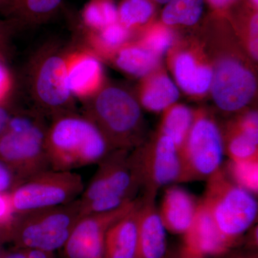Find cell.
<instances>
[{
	"label": "cell",
	"mask_w": 258,
	"mask_h": 258,
	"mask_svg": "<svg viewBox=\"0 0 258 258\" xmlns=\"http://www.w3.org/2000/svg\"><path fill=\"white\" fill-rule=\"evenodd\" d=\"M113 150L101 129L83 113L70 112L49 122L46 152L50 169L74 171L98 164Z\"/></svg>",
	"instance_id": "cell-1"
},
{
	"label": "cell",
	"mask_w": 258,
	"mask_h": 258,
	"mask_svg": "<svg viewBox=\"0 0 258 258\" xmlns=\"http://www.w3.org/2000/svg\"><path fill=\"white\" fill-rule=\"evenodd\" d=\"M47 118L32 109H15L0 134V160L20 182L50 169L46 152Z\"/></svg>",
	"instance_id": "cell-2"
},
{
	"label": "cell",
	"mask_w": 258,
	"mask_h": 258,
	"mask_svg": "<svg viewBox=\"0 0 258 258\" xmlns=\"http://www.w3.org/2000/svg\"><path fill=\"white\" fill-rule=\"evenodd\" d=\"M206 181L205 193L200 200L208 209L224 240L231 249L234 248L257 222V200L252 194L235 184L222 166Z\"/></svg>",
	"instance_id": "cell-3"
},
{
	"label": "cell",
	"mask_w": 258,
	"mask_h": 258,
	"mask_svg": "<svg viewBox=\"0 0 258 258\" xmlns=\"http://www.w3.org/2000/svg\"><path fill=\"white\" fill-rule=\"evenodd\" d=\"M66 51L59 45H42L32 56L28 68V88L35 109L50 119L76 111L70 90Z\"/></svg>",
	"instance_id": "cell-4"
},
{
	"label": "cell",
	"mask_w": 258,
	"mask_h": 258,
	"mask_svg": "<svg viewBox=\"0 0 258 258\" xmlns=\"http://www.w3.org/2000/svg\"><path fill=\"white\" fill-rule=\"evenodd\" d=\"M84 114L101 129L113 149L128 150L140 143V106L124 90L102 88L86 102Z\"/></svg>",
	"instance_id": "cell-5"
},
{
	"label": "cell",
	"mask_w": 258,
	"mask_h": 258,
	"mask_svg": "<svg viewBox=\"0 0 258 258\" xmlns=\"http://www.w3.org/2000/svg\"><path fill=\"white\" fill-rule=\"evenodd\" d=\"M81 217L79 199L72 203L19 214L10 241L16 248L62 249Z\"/></svg>",
	"instance_id": "cell-6"
},
{
	"label": "cell",
	"mask_w": 258,
	"mask_h": 258,
	"mask_svg": "<svg viewBox=\"0 0 258 258\" xmlns=\"http://www.w3.org/2000/svg\"><path fill=\"white\" fill-rule=\"evenodd\" d=\"M84 189L82 176L78 173L49 169L23 181L10 194L19 215L72 203Z\"/></svg>",
	"instance_id": "cell-7"
},
{
	"label": "cell",
	"mask_w": 258,
	"mask_h": 258,
	"mask_svg": "<svg viewBox=\"0 0 258 258\" xmlns=\"http://www.w3.org/2000/svg\"><path fill=\"white\" fill-rule=\"evenodd\" d=\"M225 145L216 123L198 117L179 150L181 174L179 183L207 181L221 169Z\"/></svg>",
	"instance_id": "cell-8"
},
{
	"label": "cell",
	"mask_w": 258,
	"mask_h": 258,
	"mask_svg": "<svg viewBox=\"0 0 258 258\" xmlns=\"http://www.w3.org/2000/svg\"><path fill=\"white\" fill-rule=\"evenodd\" d=\"M135 149L131 157L144 193L157 195L163 186L179 183L181 158L172 139L161 134L149 145Z\"/></svg>",
	"instance_id": "cell-9"
},
{
	"label": "cell",
	"mask_w": 258,
	"mask_h": 258,
	"mask_svg": "<svg viewBox=\"0 0 258 258\" xmlns=\"http://www.w3.org/2000/svg\"><path fill=\"white\" fill-rule=\"evenodd\" d=\"M98 165L96 174L80 197L81 203L103 197L137 199L142 187L128 150L115 149Z\"/></svg>",
	"instance_id": "cell-10"
},
{
	"label": "cell",
	"mask_w": 258,
	"mask_h": 258,
	"mask_svg": "<svg viewBox=\"0 0 258 258\" xmlns=\"http://www.w3.org/2000/svg\"><path fill=\"white\" fill-rule=\"evenodd\" d=\"M138 199L113 211L81 217L61 249L63 258H104L108 229L135 207Z\"/></svg>",
	"instance_id": "cell-11"
},
{
	"label": "cell",
	"mask_w": 258,
	"mask_h": 258,
	"mask_svg": "<svg viewBox=\"0 0 258 258\" xmlns=\"http://www.w3.org/2000/svg\"><path fill=\"white\" fill-rule=\"evenodd\" d=\"M211 85L214 101L227 112L238 111L248 104L256 91L253 74L232 60L219 63Z\"/></svg>",
	"instance_id": "cell-12"
},
{
	"label": "cell",
	"mask_w": 258,
	"mask_h": 258,
	"mask_svg": "<svg viewBox=\"0 0 258 258\" xmlns=\"http://www.w3.org/2000/svg\"><path fill=\"white\" fill-rule=\"evenodd\" d=\"M66 62L69 88L75 99L83 103L101 91L103 68L93 52L83 47L66 51Z\"/></svg>",
	"instance_id": "cell-13"
},
{
	"label": "cell",
	"mask_w": 258,
	"mask_h": 258,
	"mask_svg": "<svg viewBox=\"0 0 258 258\" xmlns=\"http://www.w3.org/2000/svg\"><path fill=\"white\" fill-rule=\"evenodd\" d=\"M156 198L157 195L144 193L140 198L136 258H165L167 254L166 230L156 205Z\"/></svg>",
	"instance_id": "cell-14"
},
{
	"label": "cell",
	"mask_w": 258,
	"mask_h": 258,
	"mask_svg": "<svg viewBox=\"0 0 258 258\" xmlns=\"http://www.w3.org/2000/svg\"><path fill=\"white\" fill-rule=\"evenodd\" d=\"M200 200L180 186L168 188L159 209L166 230L184 235L192 224Z\"/></svg>",
	"instance_id": "cell-15"
},
{
	"label": "cell",
	"mask_w": 258,
	"mask_h": 258,
	"mask_svg": "<svg viewBox=\"0 0 258 258\" xmlns=\"http://www.w3.org/2000/svg\"><path fill=\"white\" fill-rule=\"evenodd\" d=\"M184 243L207 255L219 257L231 249L201 200L192 224L184 235Z\"/></svg>",
	"instance_id": "cell-16"
},
{
	"label": "cell",
	"mask_w": 258,
	"mask_h": 258,
	"mask_svg": "<svg viewBox=\"0 0 258 258\" xmlns=\"http://www.w3.org/2000/svg\"><path fill=\"white\" fill-rule=\"evenodd\" d=\"M139 203L140 198L130 212L108 229L105 240L104 258H136Z\"/></svg>",
	"instance_id": "cell-17"
},
{
	"label": "cell",
	"mask_w": 258,
	"mask_h": 258,
	"mask_svg": "<svg viewBox=\"0 0 258 258\" xmlns=\"http://www.w3.org/2000/svg\"><path fill=\"white\" fill-rule=\"evenodd\" d=\"M174 71L176 81L185 92L203 94L211 86L213 77L211 70L198 66L189 54H181L177 57Z\"/></svg>",
	"instance_id": "cell-18"
},
{
	"label": "cell",
	"mask_w": 258,
	"mask_h": 258,
	"mask_svg": "<svg viewBox=\"0 0 258 258\" xmlns=\"http://www.w3.org/2000/svg\"><path fill=\"white\" fill-rule=\"evenodd\" d=\"M62 0H9L8 14L26 25H41L53 17Z\"/></svg>",
	"instance_id": "cell-19"
},
{
	"label": "cell",
	"mask_w": 258,
	"mask_h": 258,
	"mask_svg": "<svg viewBox=\"0 0 258 258\" xmlns=\"http://www.w3.org/2000/svg\"><path fill=\"white\" fill-rule=\"evenodd\" d=\"M115 64L126 74L140 77L157 67L158 56L145 48L122 47L115 57Z\"/></svg>",
	"instance_id": "cell-20"
},
{
	"label": "cell",
	"mask_w": 258,
	"mask_h": 258,
	"mask_svg": "<svg viewBox=\"0 0 258 258\" xmlns=\"http://www.w3.org/2000/svg\"><path fill=\"white\" fill-rule=\"evenodd\" d=\"M179 96V90L169 78L157 76L144 91L142 104L150 111H160L177 101Z\"/></svg>",
	"instance_id": "cell-21"
},
{
	"label": "cell",
	"mask_w": 258,
	"mask_h": 258,
	"mask_svg": "<svg viewBox=\"0 0 258 258\" xmlns=\"http://www.w3.org/2000/svg\"><path fill=\"white\" fill-rule=\"evenodd\" d=\"M130 35L129 29L118 23L108 25L98 31H86L88 49L100 53L109 54L120 48Z\"/></svg>",
	"instance_id": "cell-22"
},
{
	"label": "cell",
	"mask_w": 258,
	"mask_h": 258,
	"mask_svg": "<svg viewBox=\"0 0 258 258\" xmlns=\"http://www.w3.org/2000/svg\"><path fill=\"white\" fill-rule=\"evenodd\" d=\"M81 18L86 31H98L118 23V6L113 0H91L83 8Z\"/></svg>",
	"instance_id": "cell-23"
},
{
	"label": "cell",
	"mask_w": 258,
	"mask_h": 258,
	"mask_svg": "<svg viewBox=\"0 0 258 258\" xmlns=\"http://www.w3.org/2000/svg\"><path fill=\"white\" fill-rule=\"evenodd\" d=\"M204 5L205 0H171L163 10L161 20L166 25L191 26L201 18Z\"/></svg>",
	"instance_id": "cell-24"
},
{
	"label": "cell",
	"mask_w": 258,
	"mask_h": 258,
	"mask_svg": "<svg viewBox=\"0 0 258 258\" xmlns=\"http://www.w3.org/2000/svg\"><path fill=\"white\" fill-rule=\"evenodd\" d=\"M225 152L230 160L258 159V129L236 126Z\"/></svg>",
	"instance_id": "cell-25"
},
{
	"label": "cell",
	"mask_w": 258,
	"mask_h": 258,
	"mask_svg": "<svg viewBox=\"0 0 258 258\" xmlns=\"http://www.w3.org/2000/svg\"><path fill=\"white\" fill-rule=\"evenodd\" d=\"M194 120L192 112L187 107H174L164 117L161 134L172 139L179 152L192 126Z\"/></svg>",
	"instance_id": "cell-26"
},
{
	"label": "cell",
	"mask_w": 258,
	"mask_h": 258,
	"mask_svg": "<svg viewBox=\"0 0 258 258\" xmlns=\"http://www.w3.org/2000/svg\"><path fill=\"white\" fill-rule=\"evenodd\" d=\"M226 174L235 184L257 195L258 192V159L229 160L222 166Z\"/></svg>",
	"instance_id": "cell-27"
},
{
	"label": "cell",
	"mask_w": 258,
	"mask_h": 258,
	"mask_svg": "<svg viewBox=\"0 0 258 258\" xmlns=\"http://www.w3.org/2000/svg\"><path fill=\"white\" fill-rule=\"evenodd\" d=\"M154 12L152 0H122L118 6V22L130 30L147 23Z\"/></svg>",
	"instance_id": "cell-28"
},
{
	"label": "cell",
	"mask_w": 258,
	"mask_h": 258,
	"mask_svg": "<svg viewBox=\"0 0 258 258\" xmlns=\"http://www.w3.org/2000/svg\"><path fill=\"white\" fill-rule=\"evenodd\" d=\"M17 217L10 194H0V242L10 241Z\"/></svg>",
	"instance_id": "cell-29"
},
{
	"label": "cell",
	"mask_w": 258,
	"mask_h": 258,
	"mask_svg": "<svg viewBox=\"0 0 258 258\" xmlns=\"http://www.w3.org/2000/svg\"><path fill=\"white\" fill-rule=\"evenodd\" d=\"M172 41V34L170 30L164 27H158L148 34L144 43L147 50L159 56L169 50Z\"/></svg>",
	"instance_id": "cell-30"
},
{
	"label": "cell",
	"mask_w": 258,
	"mask_h": 258,
	"mask_svg": "<svg viewBox=\"0 0 258 258\" xmlns=\"http://www.w3.org/2000/svg\"><path fill=\"white\" fill-rule=\"evenodd\" d=\"M5 57V54L0 53V105L10 103L15 86L13 73Z\"/></svg>",
	"instance_id": "cell-31"
},
{
	"label": "cell",
	"mask_w": 258,
	"mask_h": 258,
	"mask_svg": "<svg viewBox=\"0 0 258 258\" xmlns=\"http://www.w3.org/2000/svg\"><path fill=\"white\" fill-rule=\"evenodd\" d=\"M21 184L9 166L0 160V194L10 193Z\"/></svg>",
	"instance_id": "cell-32"
},
{
	"label": "cell",
	"mask_w": 258,
	"mask_h": 258,
	"mask_svg": "<svg viewBox=\"0 0 258 258\" xmlns=\"http://www.w3.org/2000/svg\"><path fill=\"white\" fill-rule=\"evenodd\" d=\"M165 258H206V256L200 251L184 243L172 253L167 252Z\"/></svg>",
	"instance_id": "cell-33"
},
{
	"label": "cell",
	"mask_w": 258,
	"mask_h": 258,
	"mask_svg": "<svg viewBox=\"0 0 258 258\" xmlns=\"http://www.w3.org/2000/svg\"><path fill=\"white\" fill-rule=\"evenodd\" d=\"M241 243L243 244L244 248L248 250L257 251L258 229L257 225H254L242 237Z\"/></svg>",
	"instance_id": "cell-34"
},
{
	"label": "cell",
	"mask_w": 258,
	"mask_h": 258,
	"mask_svg": "<svg viewBox=\"0 0 258 258\" xmlns=\"http://www.w3.org/2000/svg\"><path fill=\"white\" fill-rule=\"evenodd\" d=\"M217 258H258L257 251L248 249H230V250L219 256Z\"/></svg>",
	"instance_id": "cell-35"
},
{
	"label": "cell",
	"mask_w": 258,
	"mask_h": 258,
	"mask_svg": "<svg viewBox=\"0 0 258 258\" xmlns=\"http://www.w3.org/2000/svg\"><path fill=\"white\" fill-rule=\"evenodd\" d=\"M14 110L10 106V103L0 105V134L5 130Z\"/></svg>",
	"instance_id": "cell-36"
},
{
	"label": "cell",
	"mask_w": 258,
	"mask_h": 258,
	"mask_svg": "<svg viewBox=\"0 0 258 258\" xmlns=\"http://www.w3.org/2000/svg\"><path fill=\"white\" fill-rule=\"evenodd\" d=\"M27 258H57L55 252L38 249H25Z\"/></svg>",
	"instance_id": "cell-37"
},
{
	"label": "cell",
	"mask_w": 258,
	"mask_h": 258,
	"mask_svg": "<svg viewBox=\"0 0 258 258\" xmlns=\"http://www.w3.org/2000/svg\"><path fill=\"white\" fill-rule=\"evenodd\" d=\"M9 42V31L8 27L0 22V53L5 54Z\"/></svg>",
	"instance_id": "cell-38"
},
{
	"label": "cell",
	"mask_w": 258,
	"mask_h": 258,
	"mask_svg": "<svg viewBox=\"0 0 258 258\" xmlns=\"http://www.w3.org/2000/svg\"><path fill=\"white\" fill-rule=\"evenodd\" d=\"M209 4L215 9L222 10L229 8L237 0H207Z\"/></svg>",
	"instance_id": "cell-39"
},
{
	"label": "cell",
	"mask_w": 258,
	"mask_h": 258,
	"mask_svg": "<svg viewBox=\"0 0 258 258\" xmlns=\"http://www.w3.org/2000/svg\"><path fill=\"white\" fill-rule=\"evenodd\" d=\"M0 258H27L25 249L16 248L0 254Z\"/></svg>",
	"instance_id": "cell-40"
},
{
	"label": "cell",
	"mask_w": 258,
	"mask_h": 258,
	"mask_svg": "<svg viewBox=\"0 0 258 258\" xmlns=\"http://www.w3.org/2000/svg\"><path fill=\"white\" fill-rule=\"evenodd\" d=\"M9 6V0H0V10L7 11Z\"/></svg>",
	"instance_id": "cell-41"
},
{
	"label": "cell",
	"mask_w": 258,
	"mask_h": 258,
	"mask_svg": "<svg viewBox=\"0 0 258 258\" xmlns=\"http://www.w3.org/2000/svg\"><path fill=\"white\" fill-rule=\"evenodd\" d=\"M154 3H159V4L161 5H166L169 2H170L171 0H152Z\"/></svg>",
	"instance_id": "cell-42"
},
{
	"label": "cell",
	"mask_w": 258,
	"mask_h": 258,
	"mask_svg": "<svg viewBox=\"0 0 258 258\" xmlns=\"http://www.w3.org/2000/svg\"><path fill=\"white\" fill-rule=\"evenodd\" d=\"M251 3L253 5L254 9H257L258 5V0H250Z\"/></svg>",
	"instance_id": "cell-43"
}]
</instances>
